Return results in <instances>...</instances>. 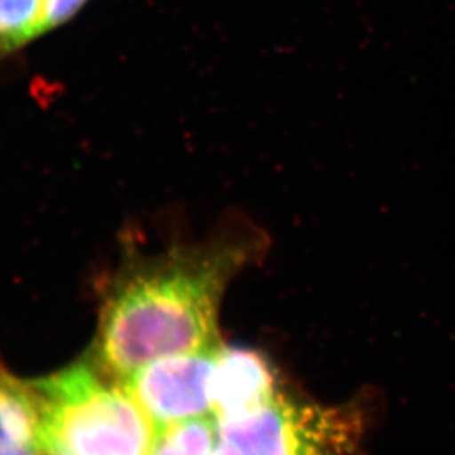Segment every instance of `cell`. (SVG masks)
I'll return each instance as SVG.
<instances>
[{"mask_svg": "<svg viewBox=\"0 0 455 455\" xmlns=\"http://www.w3.org/2000/svg\"><path fill=\"white\" fill-rule=\"evenodd\" d=\"M267 249L262 229L236 220L206 240L131 256L102 305L97 339L101 367L124 380L156 359L218 350L225 290Z\"/></svg>", "mask_w": 455, "mask_h": 455, "instance_id": "6da1fadb", "label": "cell"}, {"mask_svg": "<svg viewBox=\"0 0 455 455\" xmlns=\"http://www.w3.org/2000/svg\"><path fill=\"white\" fill-rule=\"evenodd\" d=\"M39 401L40 451L148 455L156 426L123 386L84 363L31 383Z\"/></svg>", "mask_w": 455, "mask_h": 455, "instance_id": "7a4b0ae2", "label": "cell"}, {"mask_svg": "<svg viewBox=\"0 0 455 455\" xmlns=\"http://www.w3.org/2000/svg\"><path fill=\"white\" fill-rule=\"evenodd\" d=\"M220 438L245 455H341L352 441L347 417L275 398L253 411L218 420Z\"/></svg>", "mask_w": 455, "mask_h": 455, "instance_id": "3957f363", "label": "cell"}, {"mask_svg": "<svg viewBox=\"0 0 455 455\" xmlns=\"http://www.w3.org/2000/svg\"><path fill=\"white\" fill-rule=\"evenodd\" d=\"M215 358L216 350L156 359L126 377L123 387L144 410L156 429L211 416Z\"/></svg>", "mask_w": 455, "mask_h": 455, "instance_id": "277c9868", "label": "cell"}, {"mask_svg": "<svg viewBox=\"0 0 455 455\" xmlns=\"http://www.w3.org/2000/svg\"><path fill=\"white\" fill-rule=\"evenodd\" d=\"M212 396L216 420L253 411L276 396L271 368L253 350H216Z\"/></svg>", "mask_w": 455, "mask_h": 455, "instance_id": "5b68a950", "label": "cell"}, {"mask_svg": "<svg viewBox=\"0 0 455 455\" xmlns=\"http://www.w3.org/2000/svg\"><path fill=\"white\" fill-rule=\"evenodd\" d=\"M39 443L40 410L35 387L0 368V451H40Z\"/></svg>", "mask_w": 455, "mask_h": 455, "instance_id": "8992f818", "label": "cell"}, {"mask_svg": "<svg viewBox=\"0 0 455 455\" xmlns=\"http://www.w3.org/2000/svg\"><path fill=\"white\" fill-rule=\"evenodd\" d=\"M220 439L218 420L211 416L176 421L156 429L148 455H212Z\"/></svg>", "mask_w": 455, "mask_h": 455, "instance_id": "52a82bcc", "label": "cell"}, {"mask_svg": "<svg viewBox=\"0 0 455 455\" xmlns=\"http://www.w3.org/2000/svg\"><path fill=\"white\" fill-rule=\"evenodd\" d=\"M48 0H0V60L46 35Z\"/></svg>", "mask_w": 455, "mask_h": 455, "instance_id": "ba28073f", "label": "cell"}, {"mask_svg": "<svg viewBox=\"0 0 455 455\" xmlns=\"http://www.w3.org/2000/svg\"><path fill=\"white\" fill-rule=\"evenodd\" d=\"M88 0H48L46 4V33L70 21Z\"/></svg>", "mask_w": 455, "mask_h": 455, "instance_id": "9c48e42d", "label": "cell"}, {"mask_svg": "<svg viewBox=\"0 0 455 455\" xmlns=\"http://www.w3.org/2000/svg\"><path fill=\"white\" fill-rule=\"evenodd\" d=\"M212 455H245L241 451L240 448L229 443L227 439H220V443L216 445L215 451Z\"/></svg>", "mask_w": 455, "mask_h": 455, "instance_id": "30bf717a", "label": "cell"}, {"mask_svg": "<svg viewBox=\"0 0 455 455\" xmlns=\"http://www.w3.org/2000/svg\"><path fill=\"white\" fill-rule=\"evenodd\" d=\"M0 455H39V450H36V448H26V450H8V451H0Z\"/></svg>", "mask_w": 455, "mask_h": 455, "instance_id": "8fae6325", "label": "cell"}]
</instances>
